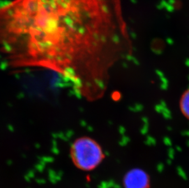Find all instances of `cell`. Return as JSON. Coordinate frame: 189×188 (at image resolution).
I'll list each match as a JSON object with an SVG mask.
<instances>
[{"label": "cell", "mask_w": 189, "mask_h": 188, "mask_svg": "<svg viewBox=\"0 0 189 188\" xmlns=\"http://www.w3.org/2000/svg\"><path fill=\"white\" fill-rule=\"evenodd\" d=\"M117 0H10L0 4V53L13 68L68 79L80 94H105L119 57Z\"/></svg>", "instance_id": "obj_1"}, {"label": "cell", "mask_w": 189, "mask_h": 188, "mask_svg": "<svg viewBox=\"0 0 189 188\" xmlns=\"http://www.w3.org/2000/svg\"><path fill=\"white\" fill-rule=\"evenodd\" d=\"M70 152L75 166L84 171L96 168L105 157L100 145L89 137L78 139L73 144Z\"/></svg>", "instance_id": "obj_2"}, {"label": "cell", "mask_w": 189, "mask_h": 188, "mask_svg": "<svg viewBox=\"0 0 189 188\" xmlns=\"http://www.w3.org/2000/svg\"><path fill=\"white\" fill-rule=\"evenodd\" d=\"M149 177L145 171L139 168H133L127 172L124 178L125 188H149Z\"/></svg>", "instance_id": "obj_3"}, {"label": "cell", "mask_w": 189, "mask_h": 188, "mask_svg": "<svg viewBox=\"0 0 189 188\" xmlns=\"http://www.w3.org/2000/svg\"><path fill=\"white\" fill-rule=\"evenodd\" d=\"M179 105L182 114L189 120V87L182 94Z\"/></svg>", "instance_id": "obj_4"}]
</instances>
